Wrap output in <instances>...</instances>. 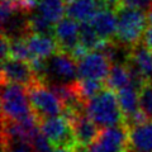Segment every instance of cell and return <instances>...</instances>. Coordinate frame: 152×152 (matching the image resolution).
<instances>
[{"instance_id":"cell-5","label":"cell","mask_w":152,"mask_h":152,"mask_svg":"<svg viewBox=\"0 0 152 152\" xmlns=\"http://www.w3.org/2000/svg\"><path fill=\"white\" fill-rule=\"evenodd\" d=\"M28 95L33 113L39 122L62 115L65 113V104L57 93L48 85L36 83L31 88H28Z\"/></svg>"},{"instance_id":"cell-10","label":"cell","mask_w":152,"mask_h":152,"mask_svg":"<svg viewBox=\"0 0 152 152\" xmlns=\"http://www.w3.org/2000/svg\"><path fill=\"white\" fill-rule=\"evenodd\" d=\"M64 115L67 117L69 121L71 122L79 148L86 150L96 140L99 132H100L98 126L88 117V114L85 113V109L75 112H66Z\"/></svg>"},{"instance_id":"cell-3","label":"cell","mask_w":152,"mask_h":152,"mask_svg":"<svg viewBox=\"0 0 152 152\" xmlns=\"http://www.w3.org/2000/svg\"><path fill=\"white\" fill-rule=\"evenodd\" d=\"M79 81L77 60L72 55L58 51L48 60H45L39 83L48 86L74 85Z\"/></svg>"},{"instance_id":"cell-9","label":"cell","mask_w":152,"mask_h":152,"mask_svg":"<svg viewBox=\"0 0 152 152\" xmlns=\"http://www.w3.org/2000/svg\"><path fill=\"white\" fill-rule=\"evenodd\" d=\"M36 83H39L36 76L31 62L17 58H9L3 61L1 65V85L15 84L24 88H31Z\"/></svg>"},{"instance_id":"cell-8","label":"cell","mask_w":152,"mask_h":152,"mask_svg":"<svg viewBox=\"0 0 152 152\" xmlns=\"http://www.w3.org/2000/svg\"><path fill=\"white\" fill-rule=\"evenodd\" d=\"M112 62L103 51H91L77 60L79 80H95L105 83Z\"/></svg>"},{"instance_id":"cell-26","label":"cell","mask_w":152,"mask_h":152,"mask_svg":"<svg viewBox=\"0 0 152 152\" xmlns=\"http://www.w3.org/2000/svg\"><path fill=\"white\" fill-rule=\"evenodd\" d=\"M53 152H75V151H71V150H66V148H55Z\"/></svg>"},{"instance_id":"cell-17","label":"cell","mask_w":152,"mask_h":152,"mask_svg":"<svg viewBox=\"0 0 152 152\" xmlns=\"http://www.w3.org/2000/svg\"><path fill=\"white\" fill-rule=\"evenodd\" d=\"M33 13L55 28L57 23L65 18L66 0H37V7Z\"/></svg>"},{"instance_id":"cell-15","label":"cell","mask_w":152,"mask_h":152,"mask_svg":"<svg viewBox=\"0 0 152 152\" xmlns=\"http://www.w3.org/2000/svg\"><path fill=\"white\" fill-rule=\"evenodd\" d=\"M129 152H152V121L128 128Z\"/></svg>"},{"instance_id":"cell-24","label":"cell","mask_w":152,"mask_h":152,"mask_svg":"<svg viewBox=\"0 0 152 152\" xmlns=\"http://www.w3.org/2000/svg\"><path fill=\"white\" fill-rule=\"evenodd\" d=\"M104 3H105V5L112 8V9H118L121 5H123V3L126 1V0H103Z\"/></svg>"},{"instance_id":"cell-13","label":"cell","mask_w":152,"mask_h":152,"mask_svg":"<svg viewBox=\"0 0 152 152\" xmlns=\"http://www.w3.org/2000/svg\"><path fill=\"white\" fill-rule=\"evenodd\" d=\"M28 50H29L33 61L34 60H48L51 56L60 51L56 38L53 34H42L32 33L26 38Z\"/></svg>"},{"instance_id":"cell-6","label":"cell","mask_w":152,"mask_h":152,"mask_svg":"<svg viewBox=\"0 0 152 152\" xmlns=\"http://www.w3.org/2000/svg\"><path fill=\"white\" fill-rule=\"evenodd\" d=\"M39 129L55 148H66L71 151L79 150L71 122L64 114L39 122Z\"/></svg>"},{"instance_id":"cell-4","label":"cell","mask_w":152,"mask_h":152,"mask_svg":"<svg viewBox=\"0 0 152 152\" xmlns=\"http://www.w3.org/2000/svg\"><path fill=\"white\" fill-rule=\"evenodd\" d=\"M1 118L3 122L22 123L34 118L28 89L22 85H1Z\"/></svg>"},{"instance_id":"cell-16","label":"cell","mask_w":152,"mask_h":152,"mask_svg":"<svg viewBox=\"0 0 152 152\" xmlns=\"http://www.w3.org/2000/svg\"><path fill=\"white\" fill-rule=\"evenodd\" d=\"M128 64L138 71L146 83H152V50L146 45L141 42L132 47Z\"/></svg>"},{"instance_id":"cell-12","label":"cell","mask_w":152,"mask_h":152,"mask_svg":"<svg viewBox=\"0 0 152 152\" xmlns=\"http://www.w3.org/2000/svg\"><path fill=\"white\" fill-rule=\"evenodd\" d=\"M105 7L107 5L103 0H67L66 17L74 19L80 24L90 23Z\"/></svg>"},{"instance_id":"cell-25","label":"cell","mask_w":152,"mask_h":152,"mask_svg":"<svg viewBox=\"0 0 152 152\" xmlns=\"http://www.w3.org/2000/svg\"><path fill=\"white\" fill-rule=\"evenodd\" d=\"M147 18H148V26L152 27V8L148 10V13H147Z\"/></svg>"},{"instance_id":"cell-20","label":"cell","mask_w":152,"mask_h":152,"mask_svg":"<svg viewBox=\"0 0 152 152\" xmlns=\"http://www.w3.org/2000/svg\"><path fill=\"white\" fill-rule=\"evenodd\" d=\"M140 109L147 121H152V83H146L140 90Z\"/></svg>"},{"instance_id":"cell-19","label":"cell","mask_w":152,"mask_h":152,"mask_svg":"<svg viewBox=\"0 0 152 152\" xmlns=\"http://www.w3.org/2000/svg\"><path fill=\"white\" fill-rule=\"evenodd\" d=\"M105 42L102 41V38L98 36L93 28L91 23H84L80 28V47L86 52L91 51H99L102 50Z\"/></svg>"},{"instance_id":"cell-14","label":"cell","mask_w":152,"mask_h":152,"mask_svg":"<svg viewBox=\"0 0 152 152\" xmlns=\"http://www.w3.org/2000/svg\"><path fill=\"white\" fill-rule=\"evenodd\" d=\"M90 23L103 42L107 43V42H112L115 39L118 27L115 9H112L109 7L103 8Z\"/></svg>"},{"instance_id":"cell-23","label":"cell","mask_w":152,"mask_h":152,"mask_svg":"<svg viewBox=\"0 0 152 152\" xmlns=\"http://www.w3.org/2000/svg\"><path fill=\"white\" fill-rule=\"evenodd\" d=\"M142 43L146 45L150 50H152V27L151 26L147 27V29L143 34V38H142Z\"/></svg>"},{"instance_id":"cell-2","label":"cell","mask_w":152,"mask_h":152,"mask_svg":"<svg viewBox=\"0 0 152 152\" xmlns=\"http://www.w3.org/2000/svg\"><path fill=\"white\" fill-rule=\"evenodd\" d=\"M115 12L118 27L114 41L128 48L141 43V39L143 38L145 32L148 27V18L146 12L124 5L115 9Z\"/></svg>"},{"instance_id":"cell-11","label":"cell","mask_w":152,"mask_h":152,"mask_svg":"<svg viewBox=\"0 0 152 152\" xmlns=\"http://www.w3.org/2000/svg\"><path fill=\"white\" fill-rule=\"evenodd\" d=\"M80 28L81 24L69 17L62 18L53 28V37L56 38L60 51L72 55L80 47Z\"/></svg>"},{"instance_id":"cell-21","label":"cell","mask_w":152,"mask_h":152,"mask_svg":"<svg viewBox=\"0 0 152 152\" xmlns=\"http://www.w3.org/2000/svg\"><path fill=\"white\" fill-rule=\"evenodd\" d=\"M31 146L34 152H53L55 151V147L42 134V132H39L34 137V140L31 142Z\"/></svg>"},{"instance_id":"cell-27","label":"cell","mask_w":152,"mask_h":152,"mask_svg":"<svg viewBox=\"0 0 152 152\" xmlns=\"http://www.w3.org/2000/svg\"><path fill=\"white\" fill-rule=\"evenodd\" d=\"M66 1H67V0H66Z\"/></svg>"},{"instance_id":"cell-22","label":"cell","mask_w":152,"mask_h":152,"mask_svg":"<svg viewBox=\"0 0 152 152\" xmlns=\"http://www.w3.org/2000/svg\"><path fill=\"white\" fill-rule=\"evenodd\" d=\"M3 152H34L27 142H3Z\"/></svg>"},{"instance_id":"cell-18","label":"cell","mask_w":152,"mask_h":152,"mask_svg":"<svg viewBox=\"0 0 152 152\" xmlns=\"http://www.w3.org/2000/svg\"><path fill=\"white\" fill-rule=\"evenodd\" d=\"M132 75L127 64H114L112 65L109 75L105 80V86L113 91L118 93L119 90L132 85ZM134 85V84H133Z\"/></svg>"},{"instance_id":"cell-7","label":"cell","mask_w":152,"mask_h":152,"mask_svg":"<svg viewBox=\"0 0 152 152\" xmlns=\"http://www.w3.org/2000/svg\"><path fill=\"white\" fill-rule=\"evenodd\" d=\"M86 152H129L128 127L123 124L102 129Z\"/></svg>"},{"instance_id":"cell-1","label":"cell","mask_w":152,"mask_h":152,"mask_svg":"<svg viewBox=\"0 0 152 152\" xmlns=\"http://www.w3.org/2000/svg\"><path fill=\"white\" fill-rule=\"evenodd\" d=\"M85 113L98 126V128L102 129L123 124L126 126L124 115L118 102L117 93L107 86L95 96L86 100Z\"/></svg>"}]
</instances>
